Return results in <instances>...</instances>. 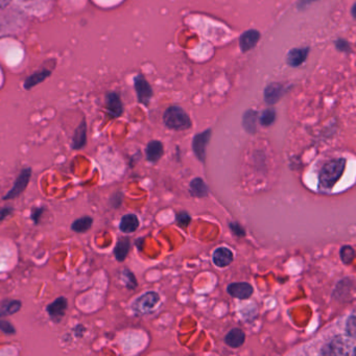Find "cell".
I'll return each mask as SVG.
<instances>
[{
    "label": "cell",
    "instance_id": "cell-1",
    "mask_svg": "<svg viewBox=\"0 0 356 356\" xmlns=\"http://www.w3.org/2000/svg\"><path fill=\"white\" fill-rule=\"evenodd\" d=\"M346 168L345 158L330 160L324 164L318 174V182L325 189H331L343 176Z\"/></svg>",
    "mask_w": 356,
    "mask_h": 356
},
{
    "label": "cell",
    "instance_id": "cell-2",
    "mask_svg": "<svg viewBox=\"0 0 356 356\" xmlns=\"http://www.w3.org/2000/svg\"><path fill=\"white\" fill-rule=\"evenodd\" d=\"M348 339L341 335L332 337L321 347L318 353L321 355H348V354L353 355L354 343L353 341L350 343Z\"/></svg>",
    "mask_w": 356,
    "mask_h": 356
},
{
    "label": "cell",
    "instance_id": "cell-3",
    "mask_svg": "<svg viewBox=\"0 0 356 356\" xmlns=\"http://www.w3.org/2000/svg\"><path fill=\"white\" fill-rule=\"evenodd\" d=\"M163 122L168 129L172 130L184 131L191 127V120L186 112L177 106L166 110L163 115Z\"/></svg>",
    "mask_w": 356,
    "mask_h": 356
},
{
    "label": "cell",
    "instance_id": "cell-4",
    "mask_svg": "<svg viewBox=\"0 0 356 356\" xmlns=\"http://www.w3.org/2000/svg\"><path fill=\"white\" fill-rule=\"evenodd\" d=\"M160 302V296L155 291H147L140 297L137 298L132 307L137 314H145L155 309Z\"/></svg>",
    "mask_w": 356,
    "mask_h": 356
},
{
    "label": "cell",
    "instance_id": "cell-5",
    "mask_svg": "<svg viewBox=\"0 0 356 356\" xmlns=\"http://www.w3.org/2000/svg\"><path fill=\"white\" fill-rule=\"evenodd\" d=\"M32 168H26L20 172L19 176L16 179L14 186L12 187L11 191L3 197L5 201H9V200L16 199L19 197L22 193L26 191L28 187L29 183H30L31 178H32Z\"/></svg>",
    "mask_w": 356,
    "mask_h": 356
},
{
    "label": "cell",
    "instance_id": "cell-6",
    "mask_svg": "<svg viewBox=\"0 0 356 356\" xmlns=\"http://www.w3.org/2000/svg\"><path fill=\"white\" fill-rule=\"evenodd\" d=\"M68 301L65 297H59L49 304L47 307V314L54 322H61L67 312Z\"/></svg>",
    "mask_w": 356,
    "mask_h": 356
},
{
    "label": "cell",
    "instance_id": "cell-7",
    "mask_svg": "<svg viewBox=\"0 0 356 356\" xmlns=\"http://www.w3.org/2000/svg\"><path fill=\"white\" fill-rule=\"evenodd\" d=\"M210 137H211V130H207L195 135V138H193V152H195L197 159L201 162L205 161L206 147H207L208 143H209Z\"/></svg>",
    "mask_w": 356,
    "mask_h": 356
},
{
    "label": "cell",
    "instance_id": "cell-8",
    "mask_svg": "<svg viewBox=\"0 0 356 356\" xmlns=\"http://www.w3.org/2000/svg\"><path fill=\"white\" fill-rule=\"evenodd\" d=\"M229 295L236 299H249L253 295L254 289L251 284L247 282L231 283L227 287Z\"/></svg>",
    "mask_w": 356,
    "mask_h": 356
},
{
    "label": "cell",
    "instance_id": "cell-9",
    "mask_svg": "<svg viewBox=\"0 0 356 356\" xmlns=\"http://www.w3.org/2000/svg\"><path fill=\"white\" fill-rule=\"evenodd\" d=\"M135 88H136L137 95H138L139 102L147 105L152 95H153V91H152L149 83L143 76H138L135 80Z\"/></svg>",
    "mask_w": 356,
    "mask_h": 356
},
{
    "label": "cell",
    "instance_id": "cell-10",
    "mask_svg": "<svg viewBox=\"0 0 356 356\" xmlns=\"http://www.w3.org/2000/svg\"><path fill=\"white\" fill-rule=\"evenodd\" d=\"M233 261V253L228 248L220 247L214 251L213 262L218 268H226Z\"/></svg>",
    "mask_w": 356,
    "mask_h": 356
},
{
    "label": "cell",
    "instance_id": "cell-11",
    "mask_svg": "<svg viewBox=\"0 0 356 356\" xmlns=\"http://www.w3.org/2000/svg\"><path fill=\"white\" fill-rule=\"evenodd\" d=\"M260 39L259 32L255 30H250L243 33L239 39V45H241V51H248L254 49Z\"/></svg>",
    "mask_w": 356,
    "mask_h": 356
},
{
    "label": "cell",
    "instance_id": "cell-12",
    "mask_svg": "<svg viewBox=\"0 0 356 356\" xmlns=\"http://www.w3.org/2000/svg\"><path fill=\"white\" fill-rule=\"evenodd\" d=\"M22 303L19 300L5 299L0 302V318L13 316L22 309Z\"/></svg>",
    "mask_w": 356,
    "mask_h": 356
},
{
    "label": "cell",
    "instance_id": "cell-13",
    "mask_svg": "<svg viewBox=\"0 0 356 356\" xmlns=\"http://www.w3.org/2000/svg\"><path fill=\"white\" fill-rule=\"evenodd\" d=\"M245 334L241 329L234 328L232 330L229 331L228 334L225 337V343L229 346V347L236 349V348L241 347L245 343Z\"/></svg>",
    "mask_w": 356,
    "mask_h": 356
},
{
    "label": "cell",
    "instance_id": "cell-14",
    "mask_svg": "<svg viewBox=\"0 0 356 356\" xmlns=\"http://www.w3.org/2000/svg\"><path fill=\"white\" fill-rule=\"evenodd\" d=\"M145 153H147V159L149 160V162L155 163V162L159 161L162 156H163V145H162L160 141H151V143L147 145Z\"/></svg>",
    "mask_w": 356,
    "mask_h": 356
},
{
    "label": "cell",
    "instance_id": "cell-15",
    "mask_svg": "<svg viewBox=\"0 0 356 356\" xmlns=\"http://www.w3.org/2000/svg\"><path fill=\"white\" fill-rule=\"evenodd\" d=\"M139 228V220L136 214L129 213L122 216L120 229L124 233H133Z\"/></svg>",
    "mask_w": 356,
    "mask_h": 356
},
{
    "label": "cell",
    "instance_id": "cell-16",
    "mask_svg": "<svg viewBox=\"0 0 356 356\" xmlns=\"http://www.w3.org/2000/svg\"><path fill=\"white\" fill-rule=\"evenodd\" d=\"M107 110L110 115L113 118H120L122 114V104L120 97L115 93H110L107 97Z\"/></svg>",
    "mask_w": 356,
    "mask_h": 356
},
{
    "label": "cell",
    "instance_id": "cell-17",
    "mask_svg": "<svg viewBox=\"0 0 356 356\" xmlns=\"http://www.w3.org/2000/svg\"><path fill=\"white\" fill-rule=\"evenodd\" d=\"M308 51H309L308 49H291L287 55V62H289V65L293 66V67L301 65L307 58Z\"/></svg>",
    "mask_w": 356,
    "mask_h": 356
},
{
    "label": "cell",
    "instance_id": "cell-18",
    "mask_svg": "<svg viewBox=\"0 0 356 356\" xmlns=\"http://www.w3.org/2000/svg\"><path fill=\"white\" fill-rule=\"evenodd\" d=\"M87 143V128L86 122H83L74 133V140H72V149H82Z\"/></svg>",
    "mask_w": 356,
    "mask_h": 356
},
{
    "label": "cell",
    "instance_id": "cell-19",
    "mask_svg": "<svg viewBox=\"0 0 356 356\" xmlns=\"http://www.w3.org/2000/svg\"><path fill=\"white\" fill-rule=\"evenodd\" d=\"M282 91L283 88L281 85H270V86L266 87V91H264V99H266L268 105L276 104L277 102L280 99L281 95H282Z\"/></svg>",
    "mask_w": 356,
    "mask_h": 356
},
{
    "label": "cell",
    "instance_id": "cell-20",
    "mask_svg": "<svg viewBox=\"0 0 356 356\" xmlns=\"http://www.w3.org/2000/svg\"><path fill=\"white\" fill-rule=\"evenodd\" d=\"M131 243L130 239L124 238L120 239L116 243L115 248H114V255H115L116 260L118 261H124L128 256L129 252H130Z\"/></svg>",
    "mask_w": 356,
    "mask_h": 356
},
{
    "label": "cell",
    "instance_id": "cell-21",
    "mask_svg": "<svg viewBox=\"0 0 356 356\" xmlns=\"http://www.w3.org/2000/svg\"><path fill=\"white\" fill-rule=\"evenodd\" d=\"M189 191L193 197H205L208 195V186L204 182L203 179H193L189 185Z\"/></svg>",
    "mask_w": 356,
    "mask_h": 356
},
{
    "label": "cell",
    "instance_id": "cell-22",
    "mask_svg": "<svg viewBox=\"0 0 356 356\" xmlns=\"http://www.w3.org/2000/svg\"><path fill=\"white\" fill-rule=\"evenodd\" d=\"M92 225L93 218L91 216H85L72 222V230L76 233H85L90 230Z\"/></svg>",
    "mask_w": 356,
    "mask_h": 356
},
{
    "label": "cell",
    "instance_id": "cell-23",
    "mask_svg": "<svg viewBox=\"0 0 356 356\" xmlns=\"http://www.w3.org/2000/svg\"><path fill=\"white\" fill-rule=\"evenodd\" d=\"M256 120H257V113L253 110H249L245 112L243 116V127L247 132L254 134L256 132Z\"/></svg>",
    "mask_w": 356,
    "mask_h": 356
},
{
    "label": "cell",
    "instance_id": "cell-24",
    "mask_svg": "<svg viewBox=\"0 0 356 356\" xmlns=\"http://www.w3.org/2000/svg\"><path fill=\"white\" fill-rule=\"evenodd\" d=\"M339 255H341V261L346 266H349L353 261L354 257H355V251H354L353 247H351V245H343V247H341V251H339Z\"/></svg>",
    "mask_w": 356,
    "mask_h": 356
},
{
    "label": "cell",
    "instance_id": "cell-25",
    "mask_svg": "<svg viewBox=\"0 0 356 356\" xmlns=\"http://www.w3.org/2000/svg\"><path fill=\"white\" fill-rule=\"evenodd\" d=\"M122 279L124 281L126 286L128 287L129 289H134L137 287V281L136 278H135L134 274H133L131 270H122Z\"/></svg>",
    "mask_w": 356,
    "mask_h": 356
},
{
    "label": "cell",
    "instance_id": "cell-26",
    "mask_svg": "<svg viewBox=\"0 0 356 356\" xmlns=\"http://www.w3.org/2000/svg\"><path fill=\"white\" fill-rule=\"evenodd\" d=\"M275 118H276V112L274 110H266L260 116V124L264 127L270 126L275 122Z\"/></svg>",
    "mask_w": 356,
    "mask_h": 356
},
{
    "label": "cell",
    "instance_id": "cell-27",
    "mask_svg": "<svg viewBox=\"0 0 356 356\" xmlns=\"http://www.w3.org/2000/svg\"><path fill=\"white\" fill-rule=\"evenodd\" d=\"M355 314H351L346 323V334L351 339H355Z\"/></svg>",
    "mask_w": 356,
    "mask_h": 356
},
{
    "label": "cell",
    "instance_id": "cell-28",
    "mask_svg": "<svg viewBox=\"0 0 356 356\" xmlns=\"http://www.w3.org/2000/svg\"><path fill=\"white\" fill-rule=\"evenodd\" d=\"M0 331L7 335H15L17 333L15 326L6 320H0Z\"/></svg>",
    "mask_w": 356,
    "mask_h": 356
},
{
    "label": "cell",
    "instance_id": "cell-29",
    "mask_svg": "<svg viewBox=\"0 0 356 356\" xmlns=\"http://www.w3.org/2000/svg\"><path fill=\"white\" fill-rule=\"evenodd\" d=\"M191 218L187 212L182 211L177 216V222H178L179 226L182 228H186L189 224H191Z\"/></svg>",
    "mask_w": 356,
    "mask_h": 356
},
{
    "label": "cell",
    "instance_id": "cell-30",
    "mask_svg": "<svg viewBox=\"0 0 356 356\" xmlns=\"http://www.w3.org/2000/svg\"><path fill=\"white\" fill-rule=\"evenodd\" d=\"M44 207H36L32 210V214H31V218H32L34 224L38 225L40 222L41 218H42L43 213H44Z\"/></svg>",
    "mask_w": 356,
    "mask_h": 356
},
{
    "label": "cell",
    "instance_id": "cell-31",
    "mask_svg": "<svg viewBox=\"0 0 356 356\" xmlns=\"http://www.w3.org/2000/svg\"><path fill=\"white\" fill-rule=\"evenodd\" d=\"M229 226H230L231 231H232L236 236H245V230L241 228V225L237 224V222H230Z\"/></svg>",
    "mask_w": 356,
    "mask_h": 356
},
{
    "label": "cell",
    "instance_id": "cell-32",
    "mask_svg": "<svg viewBox=\"0 0 356 356\" xmlns=\"http://www.w3.org/2000/svg\"><path fill=\"white\" fill-rule=\"evenodd\" d=\"M13 213V208L11 207H3L0 209V222L5 220L8 216H11Z\"/></svg>",
    "mask_w": 356,
    "mask_h": 356
},
{
    "label": "cell",
    "instance_id": "cell-33",
    "mask_svg": "<svg viewBox=\"0 0 356 356\" xmlns=\"http://www.w3.org/2000/svg\"><path fill=\"white\" fill-rule=\"evenodd\" d=\"M122 193H116L115 195L111 197V205L113 206L114 208H118L122 204Z\"/></svg>",
    "mask_w": 356,
    "mask_h": 356
},
{
    "label": "cell",
    "instance_id": "cell-34",
    "mask_svg": "<svg viewBox=\"0 0 356 356\" xmlns=\"http://www.w3.org/2000/svg\"><path fill=\"white\" fill-rule=\"evenodd\" d=\"M337 47L341 51H349V43L346 42V41L339 40L337 42Z\"/></svg>",
    "mask_w": 356,
    "mask_h": 356
},
{
    "label": "cell",
    "instance_id": "cell-35",
    "mask_svg": "<svg viewBox=\"0 0 356 356\" xmlns=\"http://www.w3.org/2000/svg\"><path fill=\"white\" fill-rule=\"evenodd\" d=\"M80 329H81V330H79V326H76V332H74V334H76V337H82L83 335H84V333H85L84 326H81Z\"/></svg>",
    "mask_w": 356,
    "mask_h": 356
},
{
    "label": "cell",
    "instance_id": "cell-36",
    "mask_svg": "<svg viewBox=\"0 0 356 356\" xmlns=\"http://www.w3.org/2000/svg\"><path fill=\"white\" fill-rule=\"evenodd\" d=\"M312 1H314V0H302L301 7H302V6H303V7H305V6H307L308 3H312Z\"/></svg>",
    "mask_w": 356,
    "mask_h": 356
},
{
    "label": "cell",
    "instance_id": "cell-37",
    "mask_svg": "<svg viewBox=\"0 0 356 356\" xmlns=\"http://www.w3.org/2000/svg\"><path fill=\"white\" fill-rule=\"evenodd\" d=\"M8 3V0H0V8L5 7Z\"/></svg>",
    "mask_w": 356,
    "mask_h": 356
}]
</instances>
